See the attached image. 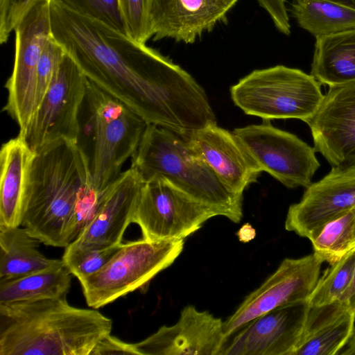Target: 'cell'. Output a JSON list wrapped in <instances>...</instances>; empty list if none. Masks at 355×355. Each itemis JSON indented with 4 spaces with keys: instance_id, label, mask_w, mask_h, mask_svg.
<instances>
[{
    "instance_id": "obj_15",
    "label": "cell",
    "mask_w": 355,
    "mask_h": 355,
    "mask_svg": "<svg viewBox=\"0 0 355 355\" xmlns=\"http://www.w3.org/2000/svg\"><path fill=\"white\" fill-rule=\"evenodd\" d=\"M307 124L315 152L331 167L355 165V81L330 87Z\"/></svg>"
},
{
    "instance_id": "obj_26",
    "label": "cell",
    "mask_w": 355,
    "mask_h": 355,
    "mask_svg": "<svg viewBox=\"0 0 355 355\" xmlns=\"http://www.w3.org/2000/svg\"><path fill=\"white\" fill-rule=\"evenodd\" d=\"M311 242L324 261L337 262L355 248V209L327 225Z\"/></svg>"
},
{
    "instance_id": "obj_22",
    "label": "cell",
    "mask_w": 355,
    "mask_h": 355,
    "mask_svg": "<svg viewBox=\"0 0 355 355\" xmlns=\"http://www.w3.org/2000/svg\"><path fill=\"white\" fill-rule=\"evenodd\" d=\"M315 39L310 74L329 87L355 81V30Z\"/></svg>"
},
{
    "instance_id": "obj_31",
    "label": "cell",
    "mask_w": 355,
    "mask_h": 355,
    "mask_svg": "<svg viewBox=\"0 0 355 355\" xmlns=\"http://www.w3.org/2000/svg\"><path fill=\"white\" fill-rule=\"evenodd\" d=\"M152 0H120V6L130 37L145 44L152 37L150 12Z\"/></svg>"
},
{
    "instance_id": "obj_35",
    "label": "cell",
    "mask_w": 355,
    "mask_h": 355,
    "mask_svg": "<svg viewBox=\"0 0 355 355\" xmlns=\"http://www.w3.org/2000/svg\"><path fill=\"white\" fill-rule=\"evenodd\" d=\"M339 300L351 311L355 312V269L349 287L339 298Z\"/></svg>"
},
{
    "instance_id": "obj_6",
    "label": "cell",
    "mask_w": 355,
    "mask_h": 355,
    "mask_svg": "<svg viewBox=\"0 0 355 355\" xmlns=\"http://www.w3.org/2000/svg\"><path fill=\"white\" fill-rule=\"evenodd\" d=\"M311 74L284 65L255 69L230 88L231 98L245 114L263 120L295 119L308 123L324 94Z\"/></svg>"
},
{
    "instance_id": "obj_36",
    "label": "cell",
    "mask_w": 355,
    "mask_h": 355,
    "mask_svg": "<svg viewBox=\"0 0 355 355\" xmlns=\"http://www.w3.org/2000/svg\"><path fill=\"white\" fill-rule=\"evenodd\" d=\"M240 241L247 243L252 240L256 236V231L249 223L244 224L237 232Z\"/></svg>"
},
{
    "instance_id": "obj_33",
    "label": "cell",
    "mask_w": 355,
    "mask_h": 355,
    "mask_svg": "<svg viewBox=\"0 0 355 355\" xmlns=\"http://www.w3.org/2000/svg\"><path fill=\"white\" fill-rule=\"evenodd\" d=\"M139 355L135 343L122 341L110 334L100 339L89 355Z\"/></svg>"
},
{
    "instance_id": "obj_14",
    "label": "cell",
    "mask_w": 355,
    "mask_h": 355,
    "mask_svg": "<svg viewBox=\"0 0 355 355\" xmlns=\"http://www.w3.org/2000/svg\"><path fill=\"white\" fill-rule=\"evenodd\" d=\"M355 209V165L334 166L306 188L301 200L291 205L285 229L311 241L327 225Z\"/></svg>"
},
{
    "instance_id": "obj_24",
    "label": "cell",
    "mask_w": 355,
    "mask_h": 355,
    "mask_svg": "<svg viewBox=\"0 0 355 355\" xmlns=\"http://www.w3.org/2000/svg\"><path fill=\"white\" fill-rule=\"evenodd\" d=\"M71 282V273L61 259L44 270L0 279V303L67 297Z\"/></svg>"
},
{
    "instance_id": "obj_32",
    "label": "cell",
    "mask_w": 355,
    "mask_h": 355,
    "mask_svg": "<svg viewBox=\"0 0 355 355\" xmlns=\"http://www.w3.org/2000/svg\"><path fill=\"white\" fill-rule=\"evenodd\" d=\"M50 0H0V42L6 43L16 25L36 2Z\"/></svg>"
},
{
    "instance_id": "obj_2",
    "label": "cell",
    "mask_w": 355,
    "mask_h": 355,
    "mask_svg": "<svg viewBox=\"0 0 355 355\" xmlns=\"http://www.w3.org/2000/svg\"><path fill=\"white\" fill-rule=\"evenodd\" d=\"M105 190L95 188L87 155L78 142H51L35 151L21 225L44 244L65 248L71 243L72 223L85 227L101 207Z\"/></svg>"
},
{
    "instance_id": "obj_1",
    "label": "cell",
    "mask_w": 355,
    "mask_h": 355,
    "mask_svg": "<svg viewBox=\"0 0 355 355\" xmlns=\"http://www.w3.org/2000/svg\"><path fill=\"white\" fill-rule=\"evenodd\" d=\"M50 14L52 37L86 78L147 124L182 137L216 123L204 89L168 58L55 0Z\"/></svg>"
},
{
    "instance_id": "obj_4",
    "label": "cell",
    "mask_w": 355,
    "mask_h": 355,
    "mask_svg": "<svg viewBox=\"0 0 355 355\" xmlns=\"http://www.w3.org/2000/svg\"><path fill=\"white\" fill-rule=\"evenodd\" d=\"M130 168L146 182L162 177L234 223L243 216V196L229 191L180 135L147 124Z\"/></svg>"
},
{
    "instance_id": "obj_7",
    "label": "cell",
    "mask_w": 355,
    "mask_h": 355,
    "mask_svg": "<svg viewBox=\"0 0 355 355\" xmlns=\"http://www.w3.org/2000/svg\"><path fill=\"white\" fill-rule=\"evenodd\" d=\"M184 239L122 243L98 271L79 280L87 305L103 307L147 284L181 254Z\"/></svg>"
},
{
    "instance_id": "obj_38",
    "label": "cell",
    "mask_w": 355,
    "mask_h": 355,
    "mask_svg": "<svg viewBox=\"0 0 355 355\" xmlns=\"http://www.w3.org/2000/svg\"><path fill=\"white\" fill-rule=\"evenodd\" d=\"M302 0H293L294 2H297ZM329 1L334 3H339L353 9H355V0H324Z\"/></svg>"
},
{
    "instance_id": "obj_3",
    "label": "cell",
    "mask_w": 355,
    "mask_h": 355,
    "mask_svg": "<svg viewBox=\"0 0 355 355\" xmlns=\"http://www.w3.org/2000/svg\"><path fill=\"white\" fill-rule=\"evenodd\" d=\"M112 320L66 297L0 303V355H89Z\"/></svg>"
},
{
    "instance_id": "obj_18",
    "label": "cell",
    "mask_w": 355,
    "mask_h": 355,
    "mask_svg": "<svg viewBox=\"0 0 355 355\" xmlns=\"http://www.w3.org/2000/svg\"><path fill=\"white\" fill-rule=\"evenodd\" d=\"M238 0H152L154 40L168 38L193 44L224 20Z\"/></svg>"
},
{
    "instance_id": "obj_25",
    "label": "cell",
    "mask_w": 355,
    "mask_h": 355,
    "mask_svg": "<svg viewBox=\"0 0 355 355\" xmlns=\"http://www.w3.org/2000/svg\"><path fill=\"white\" fill-rule=\"evenodd\" d=\"M298 25L315 38L355 30V9L324 0H302L291 5Z\"/></svg>"
},
{
    "instance_id": "obj_16",
    "label": "cell",
    "mask_w": 355,
    "mask_h": 355,
    "mask_svg": "<svg viewBox=\"0 0 355 355\" xmlns=\"http://www.w3.org/2000/svg\"><path fill=\"white\" fill-rule=\"evenodd\" d=\"M231 192L242 195L261 168L232 132L211 123L181 137Z\"/></svg>"
},
{
    "instance_id": "obj_9",
    "label": "cell",
    "mask_w": 355,
    "mask_h": 355,
    "mask_svg": "<svg viewBox=\"0 0 355 355\" xmlns=\"http://www.w3.org/2000/svg\"><path fill=\"white\" fill-rule=\"evenodd\" d=\"M50 1L34 3L14 29V66L5 85L8 98L3 111L15 121L19 129L18 135L23 137L35 112L38 62L46 41L52 35Z\"/></svg>"
},
{
    "instance_id": "obj_11",
    "label": "cell",
    "mask_w": 355,
    "mask_h": 355,
    "mask_svg": "<svg viewBox=\"0 0 355 355\" xmlns=\"http://www.w3.org/2000/svg\"><path fill=\"white\" fill-rule=\"evenodd\" d=\"M261 168L285 187H308L320 167L314 147L270 121L234 130Z\"/></svg>"
},
{
    "instance_id": "obj_13",
    "label": "cell",
    "mask_w": 355,
    "mask_h": 355,
    "mask_svg": "<svg viewBox=\"0 0 355 355\" xmlns=\"http://www.w3.org/2000/svg\"><path fill=\"white\" fill-rule=\"evenodd\" d=\"M309 309L298 302L255 318L225 336L218 355H294Z\"/></svg>"
},
{
    "instance_id": "obj_30",
    "label": "cell",
    "mask_w": 355,
    "mask_h": 355,
    "mask_svg": "<svg viewBox=\"0 0 355 355\" xmlns=\"http://www.w3.org/2000/svg\"><path fill=\"white\" fill-rule=\"evenodd\" d=\"M65 54L64 47L51 35L46 41L38 62L35 111L53 82Z\"/></svg>"
},
{
    "instance_id": "obj_19",
    "label": "cell",
    "mask_w": 355,
    "mask_h": 355,
    "mask_svg": "<svg viewBox=\"0 0 355 355\" xmlns=\"http://www.w3.org/2000/svg\"><path fill=\"white\" fill-rule=\"evenodd\" d=\"M143 184L135 169L130 168L123 171L108 187L96 216L69 244L80 249L98 250L122 243L125 230L133 223Z\"/></svg>"
},
{
    "instance_id": "obj_34",
    "label": "cell",
    "mask_w": 355,
    "mask_h": 355,
    "mask_svg": "<svg viewBox=\"0 0 355 355\" xmlns=\"http://www.w3.org/2000/svg\"><path fill=\"white\" fill-rule=\"evenodd\" d=\"M271 18L275 26L282 33L289 35L291 24L286 0H256Z\"/></svg>"
},
{
    "instance_id": "obj_28",
    "label": "cell",
    "mask_w": 355,
    "mask_h": 355,
    "mask_svg": "<svg viewBox=\"0 0 355 355\" xmlns=\"http://www.w3.org/2000/svg\"><path fill=\"white\" fill-rule=\"evenodd\" d=\"M122 243L98 250H85L71 244L65 247L62 260L78 280L102 268L116 253Z\"/></svg>"
},
{
    "instance_id": "obj_23",
    "label": "cell",
    "mask_w": 355,
    "mask_h": 355,
    "mask_svg": "<svg viewBox=\"0 0 355 355\" xmlns=\"http://www.w3.org/2000/svg\"><path fill=\"white\" fill-rule=\"evenodd\" d=\"M40 243L25 227H0V279L44 270L61 261L42 254Z\"/></svg>"
},
{
    "instance_id": "obj_12",
    "label": "cell",
    "mask_w": 355,
    "mask_h": 355,
    "mask_svg": "<svg viewBox=\"0 0 355 355\" xmlns=\"http://www.w3.org/2000/svg\"><path fill=\"white\" fill-rule=\"evenodd\" d=\"M323 262L315 252L299 259H284L223 322L224 336L277 307L308 301L320 278Z\"/></svg>"
},
{
    "instance_id": "obj_10",
    "label": "cell",
    "mask_w": 355,
    "mask_h": 355,
    "mask_svg": "<svg viewBox=\"0 0 355 355\" xmlns=\"http://www.w3.org/2000/svg\"><path fill=\"white\" fill-rule=\"evenodd\" d=\"M88 79L66 52L59 71L35 111L24 139L37 151L61 139L78 142L80 114Z\"/></svg>"
},
{
    "instance_id": "obj_5",
    "label": "cell",
    "mask_w": 355,
    "mask_h": 355,
    "mask_svg": "<svg viewBox=\"0 0 355 355\" xmlns=\"http://www.w3.org/2000/svg\"><path fill=\"white\" fill-rule=\"evenodd\" d=\"M83 105L88 112L89 170L95 188L103 191L123 173L121 168L136 152L147 123L89 80Z\"/></svg>"
},
{
    "instance_id": "obj_21",
    "label": "cell",
    "mask_w": 355,
    "mask_h": 355,
    "mask_svg": "<svg viewBox=\"0 0 355 355\" xmlns=\"http://www.w3.org/2000/svg\"><path fill=\"white\" fill-rule=\"evenodd\" d=\"M355 334V312L339 300L310 306L294 355H338Z\"/></svg>"
},
{
    "instance_id": "obj_20",
    "label": "cell",
    "mask_w": 355,
    "mask_h": 355,
    "mask_svg": "<svg viewBox=\"0 0 355 355\" xmlns=\"http://www.w3.org/2000/svg\"><path fill=\"white\" fill-rule=\"evenodd\" d=\"M35 156L24 137L18 135L0 150V227L21 225V215Z\"/></svg>"
},
{
    "instance_id": "obj_8",
    "label": "cell",
    "mask_w": 355,
    "mask_h": 355,
    "mask_svg": "<svg viewBox=\"0 0 355 355\" xmlns=\"http://www.w3.org/2000/svg\"><path fill=\"white\" fill-rule=\"evenodd\" d=\"M219 216L214 209L191 198L162 177L144 182L133 223L143 239L150 241L184 239L209 218Z\"/></svg>"
},
{
    "instance_id": "obj_29",
    "label": "cell",
    "mask_w": 355,
    "mask_h": 355,
    "mask_svg": "<svg viewBox=\"0 0 355 355\" xmlns=\"http://www.w3.org/2000/svg\"><path fill=\"white\" fill-rule=\"evenodd\" d=\"M55 1L77 13L98 20L130 37L121 12L120 0Z\"/></svg>"
},
{
    "instance_id": "obj_27",
    "label": "cell",
    "mask_w": 355,
    "mask_h": 355,
    "mask_svg": "<svg viewBox=\"0 0 355 355\" xmlns=\"http://www.w3.org/2000/svg\"><path fill=\"white\" fill-rule=\"evenodd\" d=\"M354 269L355 248L324 272L308 300L309 306H322L339 300L349 287Z\"/></svg>"
},
{
    "instance_id": "obj_17",
    "label": "cell",
    "mask_w": 355,
    "mask_h": 355,
    "mask_svg": "<svg viewBox=\"0 0 355 355\" xmlns=\"http://www.w3.org/2000/svg\"><path fill=\"white\" fill-rule=\"evenodd\" d=\"M224 338L220 318L188 305L175 324L161 327L135 345L139 355H218Z\"/></svg>"
},
{
    "instance_id": "obj_37",
    "label": "cell",
    "mask_w": 355,
    "mask_h": 355,
    "mask_svg": "<svg viewBox=\"0 0 355 355\" xmlns=\"http://www.w3.org/2000/svg\"><path fill=\"white\" fill-rule=\"evenodd\" d=\"M338 354L355 355V334L349 339Z\"/></svg>"
}]
</instances>
